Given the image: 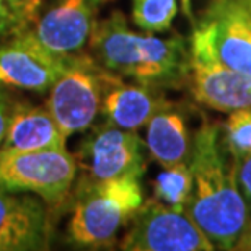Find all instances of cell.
I'll list each match as a JSON object with an SVG mask.
<instances>
[{
    "label": "cell",
    "mask_w": 251,
    "mask_h": 251,
    "mask_svg": "<svg viewBox=\"0 0 251 251\" xmlns=\"http://www.w3.org/2000/svg\"><path fill=\"white\" fill-rule=\"evenodd\" d=\"M189 167L193 191L184 212L215 250H235L251 219L235 178L222 124L202 118L193 135Z\"/></svg>",
    "instance_id": "1"
},
{
    "label": "cell",
    "mask_w": 251,
    "mask_h": 251,
    "mask_svg": "<svg viewBox=\"0 0 251 251\" xmlns=\"http://www.w3.org/2000/svg\"><path fill=\"white\" fill-rule=\"evenodd\" d=\"M88 49L100 67L123 78L162 90L188 87L189 39L178 33L158 38L132 31L119 10L97 22Z\"/></svg>",
    "instance_id": "2"
},
{
    "label": "cell",
    "mask_w": 251,
    "mask_h": 251,
    "mask_svg": "<svg viewBox=\"0 0 251 251\" xmlns=\"http://www.w3.org/2000/svg\"><path fill=\"white\" fill-rule=\"evenodd\" d=\"M67 242L82 250H108L144 202L140 178L124 176L93 181L80 176L70 191Z\"/></svg>",
    "instance_id": "3"
},
{
    "label": "cell",
    "mask_w": 251,
    "mask_h": 251,
    "mask_svg": "<svg viewBox=\"0 0 251 251\" xmlns=\"http://www.w3.org/2000/svg\"><path fill=\"white\" fill-rule=\"evenodd\" d=\"M77 176L75 157L65 149L0 150V188L31 193L51 209L67 204Z\"/></svg>",
    "instance_id": "4"
},
{
    "label": "cell",
    "mask_w": 251,
    "mask_h": 251,
    "mask_svg": "<svg viewBox=\"0 0 251 251\" xmlns=\"http://www.w3.org/2000/svg\"><path fill=\"white\" fill-rule=\"evenodd\" d=\"M101 72L88 52L75 54L49 88L46 108L65 137L93 126L101 103Z\"/></svg>",
    "instance_id": "5"
},
{
    "label": "cell",
    "mask_w": 251,
    "mask_h": 251,
    "mask_svg": "<svg viewBox=\"0 0 251 251\" xmlns=\"http://www.w3.org/2000/svg\"><path fill=\"white\" fill-rule=\"evenodd\" d=\"M124 251H214V245L189 219L155 198L144 201L119 240Z\"/></svg>",
    "instance_id": "6"
},
{
    "label": "cell",
    "mask_w": 251,
    "mask_h": 251,
    "mask_svg": "<svg viewBox=\"0 0 251 251\" xmlns=\"http://www.w3.org/2000/svg\"><path fill=\"white\" fill-rule=\"evenodd\" d=\"M145 140L137 130H127L104 121L90 129L77 152L82 178L101 181L124 176L142 178L147 170Z\"/></svg>",
    "instance_id": "7"
},
{
    "label": "cell",
    "mask_w": 251,
    "mask_h": 251,
    "mask_svg": "<svg viewBox=\"0 0 251 251\" xmlns=\"http://www.w3.org/2000/svg\"><path fill=\"white\" fill-rule=\"evenodd\" d=\"M209 52L225 67L251 77V15L235 0H212L193 25Z\"/></svg>",
    "instance_id": "8"
},
{
    "label": "cell",
    "mask_w": 251,
    "mask_h": 251,
    "mask_svg": "<svg viewBox=\"0 0 251 251\" xmlns=\"http://www.w3.org/2000/svg\"><path fill=\"white\" fill-rule=\"evenodd\" d=\"M188 88L201 106L219 113L251 108V77L225 67L198 36L189 38Z\"/></svg>",
    "instance_id": "9"
},
{
    "label": "cell",
    "mask_w": 251,
    "mask_h": 251,
    "mask_svg": "<svg viewBox=\"0 0 251 251\" xmlns=\"http://www.w3.org/2000/svg\"><path fill=\"white\" fill-rule=\"evenodd\" d=\"M98 7L95 0H46L25 34L51 54L75 56L88 48Z\"/></svg>",
    "instance_id": "10"
},
{
    "label": "cell",
    "mask_w": 251,
    "mask_h": 251,
    "mask_svg": "<svg viewBox=\"0 0 251 251\" xmlns=\"http://www.w3.org/2000/svg\"><path fill=\"white\" fill-rule=\"evenodd\" d=\"M51 207L38 196L0 188V251L51 248Z\"/></svg>",
    "instance_id": "11"
},
{
    "label": "cell",
    "mask_w": 251,
    "mask_h": 251,
    "mask_svg": "<svg viewBox=\"0 0 251 251\" xmlns=\"http://www.w3.org/2000/svg\"><path fill=\"white\" fill-rule=\"evenodd\" d=\"M70 57L51 54L23 33L0 48V83L44 93L65 70Z\"/></svg>",
    "instance_id": "12"
},
{
    "label": "cell",
    "mask_w": 251,
    "mask_h": 251,
    "mask_svg": "<svg viewBox=\"0 0 251 251\" xmlns=\"http://www.w3.org/2000/svg\"><path fill=\"white\" fill-rule=\"evenodd\" d=\"M167 100L162 88L123 78L103 69L100 114L116 127L139 130Z\"/></svg>",
    "instance_id": "13"
},
{
    "label": "cell",
    "mask_w": 251,
    "mask_h": 251,
    "mask_svg": "<svg viewBox=\"0 0 251 251\" xmlns=\"http://www.w3.org/2000/svg\"><path fill=\"white\" fill-rule=\"evenodd\" d=\"M191 114L193 109L188 104L167 100L145 124V149L160 167L189 162L194 135L189 129Z\"/></svg>",
    "instance_id": "14"
},
{
    "label": "cell",
    "mask_w": 251,
    "mask_h": 251,
    "mask_svg": "<svg viewBox=\"0 0 251 251\" xmlns=\"http://www.w3.org/2000/svg\"><path fill=\"white\" fill-rule=\"evenodd\" d=\"M67 137L61 132L52 114L44 106L15 101L0 150L26 152L41 149H65Z\"/></svg>",
    "instance_id": "15"
},
{
    "label": "cell",
    "mask_w": 251,
    "mask_h": 251,
    "mask_svg": "<svg viewBox=\"0 0 251 251\" xmlns=\"http://www.w3.org/2000/svg\"><path fill=\"white\" fill-rule=\"evenodd\" d=\"M193 191V173L189 162L163 168L153 179V198L173 210L184 212Z\"/></svg>",
    "instance_id": "16"
},
{
    "label": "cell",
    "mask_w": 251,
    "mask_h": 251,
    "mask_svg": "<svg viewBox=\"0 0 251 251\" xmlns=\"http://www.w3.org/2000/svg\"><path fill=\"white\" fill-rule=\"evenodd\" d=\"M176 13V0H132L134 23L147 33L168 31Z\"/></svg>",
    "instance_id": "17"
},
{
    "label": "cell",
    "mask_w": 251,
    "mask_h": 251,
    "mask_svg": "<svg viewBox=\"0 0 251 251\" xmlns=\"http://www.w3.org/2000/svg\"><path fill=\"white\" fill-rule=\"evenodd\" d=\"M222 132L232 157L251 153V108L230 111L222 124Z\"/></svg>",
    "instance_id": "18"
},
{
    "label": "cell",
    "mask_w": 251,
    "mask_h": 251,
    "mask_svg": "<svg viewBox=\"0 0 251 251\" xmlns=\"http://www.w3.org/2000/svg\"><path fill=\"white\" fill-rule=\"evenodd\" d=\"M5 3H7L10 13H12L20 36L33 26L46 0H5Z\"/></svg>",
    "instance_id": "19"
},
{
    "label": "cell",
    "mask_w": 251,
    "mask_h": 251,
    "mask_svg": "<svg viewBox=\"0 0 251 251\" xmlns=\"http://www.w3.org/2000/svg\"><path fill=\"white\" fill-rule=\"evenodd\" d=\"M232 158H233L235 178H237L238 188L242 191L245 202H247L250 219H251V153L232 157Z\"/></svg>",
    "instance_id": "20"
},
{
    "label": "cell",
    "mask_w": 251,
    "mask_h": 251,
    "mask_svg": "<svg viewBox=\"0 0 251 251\" xmlns=\"http://www.w3.org/2000/svg\"><path fill=\"white\" fill-rule=\"evenodd\" d=\"M18 36L17 26H15L13 17L5 3V0H0V48L10 43Z\"/></svg>",
    "instance_id": "21"
},
{
    "label": "cell",
    "mask_w": 251,
    "mask_h": 251,
    "mask_svg": "<svg viewBox=\"0 0 251 251\" xmlns=\"http://www.w3.org/2000/svg\"><path fill=\"white\" fill-rule=\"evenodd\" d=\"M13 104L15 101H13V98L10 97L7 87L0 83V145L3 142L5 132H7L10 116H12V111H13Z\"/></svg>",
    "instance_id": "22"
},
{
    "label": "cell",
    "mask_w": 251,
    "mask_h": 251,
    "mask_svg": "<svg viewBox=\"0 0 251 251\" xmlns=\"http://www.w3.org/2000/svg\"><path fill=\"white\" fill-rule=\"evenodd\" d=\"M235 251H251V222L245 228V232L240 237L237 245H235Z\"/></svg>",
    "instance_id": "23"
},
{
    "label": "cell",
    "mask_w": 251,
    "mask_h": 251,
    "mask_svg": "<svg viewBox=\"0 0 251 251\" xmlns=\"http://www.w3.org/2000/svg\"><path fill=\"white\" fill-rule=\"evenodd\" d=\"M179 5H181V12L184 13V17L189 20L191 25H194L196 20L193 15V0H179Z\"/></svg>",
    "instance_id": "24"
},
{
    "label": "cell",
    "mask_w": 251,
    "mask_h": 251,
    "mask_svg": "<svg viewBox=\"0 0 251 251\" xmlns=\"http://www.w3.org/2000/svg\"><path fill=\"white\" fill-rule=\"evenodd\" d=\"M235 2H237L238 5H242V7L251 15V0H235Z\"/></svg>",
    "instance_id": "25"
},
{
    "label": "cell",
    "mask_w": 251,
    "mask_h": 251,
    "mask_svg": "<svg viewBox=\"0 0 251 251\" xmlns=\"http://www.w3.org/2000/svg\"><path fill=\"white\" fill-rule=\"evenodd\" d=\"M98 5H103V3H106V2H109V0H95Z\"/></svg>",
    "instance_id": "26"
}]
</instances>
